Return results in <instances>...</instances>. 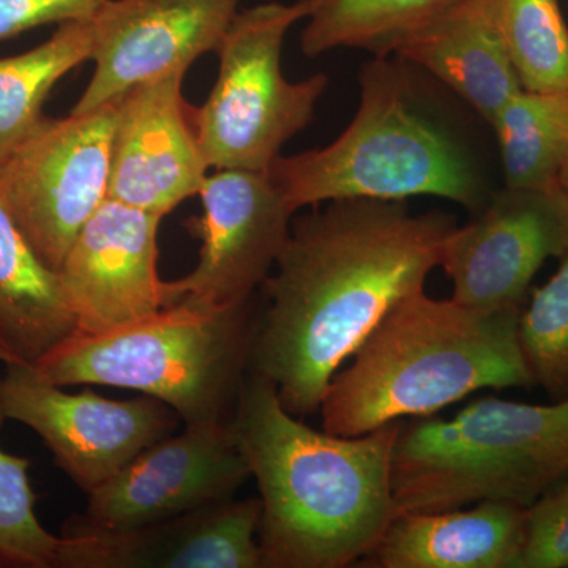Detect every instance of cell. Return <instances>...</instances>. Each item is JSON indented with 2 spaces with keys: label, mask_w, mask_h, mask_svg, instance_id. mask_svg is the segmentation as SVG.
<instances>
[{
  "label": "cell",
  "mask_w": 568,
  "mask_h": 568,
  "mask_svg": "<svg viewBox=\"0 0 568 568\" xmlns=\"http://www.w3.org/2000/svg\"><path fill=\"white\" fill-rule=\"evenodd\" d=\"M291 223L261 291L248 372L274 384L295 417L320 413L325 388L399 302L440 263L450 213L406 201H328Z\"/></svg>",
  "instance_id": "1"
},
{
  "label": "cell",
  "mask_w": 568,
  "mask_h": 568,
  "mask_svg": "<svg viewBox=\"0 0 568 568\" xmlns=\"http://www.w3.org/2000/svg\"><path fill=\"white\" fill-rule=\"evenodd\" d=\"M353 121L321 149L280 155L272 179L293 213L336 200L436 196L476 213L497 186L484 119L399 55L358 71Z\"/></svg>",
  "instance_id": "2"
},
{
  "label": "cell",
  "mask_w": 568,
  "mask_h": 568,
  "mask_svg": "<svg viewBox=\"0 0 568 568\" xmlns=\"http://www.w3.org/2000/svg\"><path fill=\"white\" fill-rule=\"evenodd\" d=\"M231 426L260 489L264 568H345L373 551L395 518L402 422L353 437L316 432L284 409L274 384L248 372Z\"/></svg>",
  "instance_id": "3"
},
{
  "label": "cell",
  "mask_w": 568,
  "mask_h": 568,
  "mask_svg": "<svg viewBox=\"0 0 568 568\" xmlns=\"http://www.w3.org/2000/svg\"><path fill=\"white\" fill-rule=\"evenodd\" d=\"M519 313L481 312L425 291L399 302L325 388L324 432L362 436L432 416L481 388L536 386L519 345Z\"/></svg>",
  "instance_id": "4"
},
{
  "label": "cell",
  "mask_w": 568,
  "mask_h": 568,
  "mask_svg": "<svg viewBox=\"0 0 568 568\" xmlns=\"http://www.w3.org/2000/svg\"><path fill=\"white\" fill-rule=\"evenodd\" d=\"M568 478V398L476 399L452 418L403 425L392 457L395 515L484 500L529 508Z\"/></svg>",
  "instance_id": "5"
},
{
  "label": "cell",
  "mask_w": 568,
  "mask_h": 568,
  "mask_svg": "<svg viewBox=\"0 0 568 568\" xmlns=\"http://www.w3.org/2000/svg\"><path fill=\"white\" fill-rule=\"evenodd\" d=\"M253 301L174 304L100 335L73 334L33 368L59 387L130 388L166 403L185 425L230 422L250 368Z\"/></svg>",
  "instance_id": "6"
},
{
  "label": "cell",
  "mask_w": 568,
  "mask_h": 568,
  "mask_svg": "<svg viewBox=\"0 0 568 568\" xmlns=\"http://www.w3.org/2000/svg\"><path fill=\"white\" fill-rule=\"evenodd\" d=\"M310 0L239 11L222 47L219 78L193 118L209 170L268 173L283 145L306 129L328 78L290 81L282 70L287 31L310 14Z\"/></svg>",
  "instance_id": "7"
},
{
  "label": "cell",
  "mask_w": 568,
  "mask_h": 568,
  "mask_svg": "<svg viewBox=\"0 0 568 568\" xmlns=\"http://www.w3.org/2000/svg\"><path fill=\"white\" fill-rule=\"evenodd\" d=\"M118 100L67 118L44 115L0 164V196L52 271L108 200Z\"/></svg>",
  "instance_id": "8"
},
{
  "label": "cell",
  "mask_w": 568,
  "mask_h": 568,
  "mask_svg": "<svg viewBox=\"0 0 568 568\" xmlns=\"http://www.w3.org/2000/svg\"><path fill=\"white\" fill-rule=\"evenodd\" d=\"M0 377V409L44 440L55 465L91 493L142 450L174 435L182 420L166 403L142 395L108 399L82 390L67 394L29 364L6 365Z\"/></svg>",
  "instance_id": "9"
},
{
  "label": "cell",
  "mask_w": 568,
  "mask_h": 568,
  "mask_svg": "<svg viewBox=\"0 0 568 568\" xmlns=\"http://www.w3.org/2000/svg\"><path fill=\"white\" fill-rule=\"evenodd\" d=\"M474 215L440 252L452 298L481 312L521 308L541 265L568 252L566 192L559 183L503 185Z\"/></svg>",
  "instance_id": "10"
},
{
  "label": "cell",
  "mask_w": 568,
  "mask_h": 568,
  "mask_svg": "<svg viewBox=\"0 0 568 568\" xmlns=\"http://www.w3.org/2000/svg\"><path fill=\"white\" fill-rule=\"evenodd\" d=\"M197 196L203 215L185 226L201 241L200 260L189 275L168 282V306L246 304L271 275L294 213L264 171L216 170Z\"/></svg>",
  "instance_id": "11"
},
{
  "label": "cell",
  "mask_w": 568,
  "mask_h": 568,
  "mask_svg": "<svg viewBox=\"0 0 568 568\" xmlns=\"http://www.w3.org/2000/svg\"><path fill=\"white\" fill-rule=\"evenodd\" d=\"M250 476L230 422L185 425L89 493L67 530L121 532L233 499Z\"/></svg>",
  "instance_id": "12"
},
{
  "label": "cell",
  "mask_w": 568,
  "mask_h": 568,
  "mask_svg": "<svg viewBox=\"0 0 568 568\" xmlns=\"http://www.w3.org/2000/svg\"><path fill=\"white\" fill-rule=\"evenodd\" d=\"M242 0H104L92 17L95 70L71 112L95 110L134 85L189 71L216 52Z\"/></svg>",
  "instance_id": "13"
},
{
  "label": "cell",
  "mask_w": 568,
  "mask_h": 568,
  "mask_svg": "<svg viewBox=\"0 0 568 568\" xmlns=\"http://www.w3.org/2000/svg\"><path fill=\"white\" fill-rule=\"evenodd\" d=\"M163 216L108 197L82 226L58 271L80 335L118 331L170 305L159 275Z\"/></svg>",
  "instance_id": "14"
},
{
  "label": "cell",
  "mask_w": 568,
  "mask_h": 568,
  "mask_svg": "<svg viewBox=\"0 0 568 568\" xmlns=\"http://www.w3.org/2000/svg\"><path fill=\"white\" fill-rule=\"evenodd\" d=\"M186 71L134 85L118 100L108 197L166 216L196 196L207 178L194 106L182 93Z\"/></svg>",
  "instance_id": "15"
},
{
  "label": "cell",
  "mask_w": 568,
  "mask_h": 568,
  "mask_svg": "<svg viewBox=\"0 0 568 568\" xmlns=\"http://www.w3.org/2000/svg\"><path fill=\"white\" fill-rule=\"evenodd\" d=\"M260 497L223 500L121 530H67L58 568H264Z\"/></svg>",
  "instance_id": "16"
},
{
  "label": "cell",
  "mask_w": 568,
  "mask_h": 568,
  "mask_svg": "<svg viewBox=\"0 0 568 568\" xmlns=\"http://www.w3.org/2000/svg\"><path fill=\"white\" fill-rule=\"evenodd\" d=\"M528 508L484 500L462 510L395 515L365 566L379 568H518Z\"/></svg>",
  "instance_id": "17"
},
{
  "label": "cell",
  "mask_w": 568,
  "mask_h": 568,
  "mask_svg": "<svg viewBox=\"0 0 568 568\" xmlns=\"http://www.w3.org/2000/svg\"><path fill=\"white\" fill-rule=\"evenodd\" d=\"M395 55L443 82L489 126L500 108L523 91L488 0H463Z\"/></svg>",
  "instance_id": "18"
},
{
  "label": "cell",
  "mask_w": 568,
  "mask_h": 568,
  "mask_svg": "<svg viewBox=\"0 0 568 568\" xmlns=\"http://www.w3.org/2000/svg\"><path fill=\"white\" fill-rule=\"evenodd\" d=\"M74 332L58 272L40 260L0 196V342L32 365Z\"/></svg>",
  "instance_id": "19"
},
{
  "label": "cell",
  "mask_w": 568,
  "mask_h": 568,
  "mask_svg": "<svg viewBox=\"0 0 568 568\" xmlns=\"http://www.w3.org/2000/svg\"><path fill=\"white\" fill-rule=\"evenodd\" d=\"M301 36L306 58L338 48L387 58L428 31L463 0H310Z\"/></svg>",
  "instance_id": "20"
},
{
  "label": "cell",
  "mask_w": 568,
  "mask_h": 568,
  "mask_svg": "<svg viewBox=\"0 0 568 568\" xmlns=\"http://www.w3.org/2000/svg\"><path fill=\"white\" fill-rule=\"evenodd\" d=\"M95 28L88 20L65 22L32 50L0 58V164L43 121V104L54 85L92 61Z\"/></svg>",
  "instance_id": "21"
},
{
  "label": "cell",
  "mask_w": 568,
  "mask_h": 568,
  "mask_svg": "<svg viewBox=\"0 0 568 568\" xmlns=\"http://www.w3.org/2000/svg\"><path fill=\"white\" fill-rule=\"evenodd\" d=\"M507 186L558 183L568 156V89L519 91L491 122Z\"/></svg>",
  "instance_id": "22"
},
{
  "label": "cell",
  "mask_w": 568,
  "mask_h": 568,
  "mask_svg": "<svg viewBox=\"0 0 568 568\" xmlns=\"http://www.w3.org/2000/svg\"><path fill=\"white\" fill-rule=\"evenodd\" d=\"M523 89H568V28L559 0H488Z\"/></svg>",
  "instance_id": "23"
},
{
  "label": "cell",
  "mask_w": 568,
  "mask_h": 568,
  "mask_svg": "<svg viewBox=\"0 0 568 568\" xmlns=\"http://www.w3.org/2000/svg\"><path fill=\"white\" fill-rule=\"evenodd\" d=\"M518 336L534 384L558 399L568 398V252L519 313Z\"/></svg>",
  "instance_id": "24"
},
{
  "label": "cell",
  "mask_w": 568,
  "mask_h": 568,
  "mask_svg": "<svg viewBox=\"0 0 568 568\" xmlns=\"http://www.w3.org/2000/svg\"><path fill=\"white\" fill-rule=\"evenodd\" d=\"M7 418L0 409V426ZM28 458L0 448V566L58 568L62 537L41 526L29 481Z\"/></svg>",
  "instance_id": "25"
},
{
  "label": "cell",
  "mask_w": 568,
  "mask_h": 568,
  "mask_svg": "<svg viewBox=\"0 0 568 568\" xmlns=\"http://www.w3.org/2000/svg\"><path fill=\"white\" fill-rule=\"evenodd\" d=\"M568 567V478L528 508L518 568Z\"/></svg>",
  "instance_id": "26"
},
{
  "label": "cell",
  "mask_w": 568,
  "mask_h": 568,
  "mask_svg": "<svg viewBox=\"0 0 568 568\" xmlns=\"http://www.w3.org/2000/svg\"><path fill=\"white\" fill-rule=\"evenodd\" d=\"M104 0H0V43L48 24L88 20Z\"/></svg>",
  "instance_id": "27"
},
{
  "label": "cell",
  "mask_w": 568,
  "mask_h": 568,
  "mask_svg": "<svg viewBox=\"0 0 568 568\" xmlns=\"http://www.w3.org/2000/svg\"><path fill=\"white\" fill-rule=\"evenodd\" d=\"M0 362L6 365L20 364V362L14 358V355L11 354L9 349H7L2 342H0Z\"/></svg>",
  "instance_id": "28"
},
{
  "label": "cell",
  "mask_w": 568,
  "mask_h": 568,
  "mask_svg": "<svg viewBox=\"0 0 568 568\" xmlns=\"http://www.w3.org/2000/svg\"><path fill=\"white\" fill-rule=\"evenodd\" d=\"M558 183L560 189H562L568 196V156L566 163H564L562 170H560Z\"/></svg>",
  "instance_id": "29"
}]
</instances>
